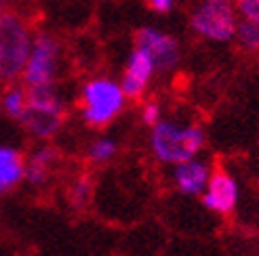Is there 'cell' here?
Returning a JSON list of instances; mask_svg holds the SVG:
<instances>
[{"label": "cell", "mask_w": 259, "mask_h": 256, "mask_svg": "<svg viewBox=\"0 0 259 256\" xmlns=\"http://www.w3.org/2000/svg\"><path fill=\"white\" fill-rule=\"evenodd\" d=\"M25 95H28V103L19 118L23 128L38 141L55 139L66 122V107L55 91V84L28 86Z\"/></svg>", "instance_id": "6da1fadb"}, {"label": "cell", "mask_w": 259, "mask_h": 256, "mask_svg": "<svg viewBox=\"0 0 259 256\" xmlns=\"http://www.w3.org/2000/svg\"><path fill=\"white\" fill-rule=\"evenodd\" d=\"M204 147V131L200 126H177L158 120L150 133V149L162 164H179L196 158Z\"/></svg>", "instance_id": "7a4b0ae2"}, {"label": "cell", "mask_w": 259, "mask_h": 256, "mask_svg": "<svg viewBox=\"0 0 259 256\" xmlns=\"http://www.w3.org/2000/svg\"><path fill=\"white\" fill-rule=\"evenodd\" d=\"M32 30L23 15L5 11L0 15V80L13 82L23 74L32 48Z\"/></svg>", "instance_id": "3957f363"}, {"label": "cell", "mask_w": 259, "mask_h": 256, "mask_svg": "<svg viewBox=\"0 0 259 256\" xmlns=\"http://www.w3.org/2000/svg\"><path fill=\"white\" fill-rule=\"evenodd\" d=\"M124 93L120 84L110 78H93L82 86L80 93V113L87 126L106 128L120 116L124 109Z\"/></svg>", "instance_id": "277c9868"}, {"label": "cell", "mask_w": 259, "mask_h": 256, "mask_svg": "<svg viewBox=\"0 0 259 256\" xmlns=\"http://www.w3.org/2000/svg\"><path fill=\"white\" fill-rule=\"evenodd\" d=\"M61 61V42L53 34H38L32 40V48L21 78L25 86H49L55 84Z\"/></svg>", "instance_id": "5b68a950"}, {"label": "cell", "mask_w": 259, "mask_h": 256, "mask_svg": "<svg viewBox=\"0 0 259 256\" xmlns=\"http://www.w3.org/2000/svg\"><path fill=\"white\" fill-rule=\"evenodd\" d=\"M236 11L230 0H204L192 15L194 32L213 42L232 40L236 34Z\"/></svg>", "instance_id": "8992f818"}, {"label": "cell", "mask_w": 259, "mask_h": 256, "mask_svg": "<svg viewBox=\"0 0 259 256\" xmlns=\"http://www.w3.org/2000/svg\"><path fill=\"white\" fill-rule=\"evenodd\" d=\"M135 48H141L154 63L156 72H171L179 63V42L171 34L156 28H141L135 32Z\"/></svg>", "instance_id": "52a82bcc"}, {"label": "cell", "mask_w": 259, "mask_h": 256, "mask_svg": "<svg viewBox=\"0 0 259 256\" xmlns=\"http://www.w3.org/2000/svg\"><path fill=\"white\" fill-rule=\"evenodd\" d=\"M200 196L204 208L224 216L234 212V208L238 206V183L226 168L217 166L215 170H211V176Z\"/></svg>", "instance_id": "ba28073f"}, {"label": "cell", "mask_w": 259, "mask_h": 256, "mask_svg": "<svg viewBox=\"0 0 259 256\" xmlns=\"http://www.w3.org/2000/svg\"><path fill=\"white\" fill-rule=\"evenodd\" d=\"M154 72L156 70H154V63L148 57V53H144L141 48H135L126 61V70H124L122 84H120L124 97L131 101H137L144 97Z\"/></svg>", "instance_id": "9c48e42d"}, {"label": "cell", "mask_w": 259, "mask_h": 256, "mask_svg": "<svg viewBox=\"0 0 259 256\" xmlns=\"http://www.w3.org/2000/svg\"><path fill=\"white\" fill-rule=\"evenodd\" d=\"M173 174H175V185L184 196H200L211 176V168L204 162L192 158L175 164Z\"/></svg>", "instance_id": "30bf717a"}, {"label": "cell", "mask_w": 259, "mask_h": 256, "mask_svg": "<svg viewBox=\"0 0 259 256\" xmlns=\"http://www.w3.org/2000/svg\"><path fill=\"white\" fill-rule=\"evenodd\" d=\"M57 162H59V149L51 147V145H45L40 149H36L32 156L25 160L23 181H28L32 187L45 185L51 178V174H53Z\"/></svg>", "instance_id": "8fae6325"}, {"label": "cell", "mask_w": 259, "mask_h": 256, "mask_svg": "<svg viewBox=\"0 0 259 256\" xmlns=\"http://www.w3.org/2000/svg\"><path fill=\"white\" fill-rule=\"evenodd\" d=\"M25 174V158L9 145H0V196L15 189Z\"/></svg>", "instance_id": "7c38bea8"}, {"label": "cell", "mask_w": 259, "mask_h": 256, "mask_svg": "<svg viewBox=\"0 0 259 256\" xmlns=\"http://www.w3.org/2000/svg\"><path fill=\"white\" fill-rule=\"evenodd\" d=\"M91 196H93V183L87 172H80L68 187V200L76 210H84L91 204Z\"/></svg>", "instance_id": "4fadbf2b"}, {"label": "cell", "mask_w": 259, "mask_h": 256, "mask_svg": "<svg viewBox=\"0 0 259 256\" xmlns=\"http://www.w3.org/2000/svg\"><path fill=\"white\" fill-rule=\"evenodd\" d=\"M25 103H28V95H25V88L21 86H11L5 91L3 99H0V105H3V111L9 118L19 120L21 113L25 109Z\"/></svg>", "instance_id": "5bb4252c"}, {"label": "cell", "mask_w": 259, "mask_h": 256, "mask_svg": "<svg viewBox=\"0 0 259 256\" xmlns=\"http://www.w3.org/2000/svg\"><path fill=\"white\" fill-rule=\"evenodd\" d=\"M234 38L238 40V44L247 50V53H259V23L242 19L236 25Z\"/></svg>", "instance_id": "9a60e30c"}, {"label": "cell", "mask_w": 259, "mask_h": 256, "mask_svg": "<svg viewBox=\"0 0 259 256\" xmlns=\"http://www.w3.org/2000/svg\"><path fill=\"white\" fill-rule=\"evenodd\" d=\"M116 151H118L116 141L110 139V137H101V139L91 143V147L87 151V160L91 164H106L116 156Z\"/></svg>", "instance_id": "2e32d148"}, {"label": "cell", "mask_w": 259, "mask_h": 256, "mask_svg": "<svg viewBox=\"0 0 259 256\" xmlns=\"http://www.w3.org/2000/svg\"><path fill=\"white\" fill-rule=\"evenodd\" d=\"M236 9L240 11L242 19L259 23V0H236Z\"/></svg>", "instance_id": "e0dca14e"}, {"label": "cell", "mask_w": 259, "mask_h": 256, "mask_svg": "<svg viewBox=\"0 0 259 256\" xmlns=\"http://www.w3.org/2000/svg\"><path fill=\"white\" fill-rule=\"evenodd\" d=\"M160 120V105L156 103V101H148V103H144V107H141V122L148 124V126H154Z\"/></svg>", "instance_id": "ac0fdd59"}, {"label": "cell", "mask_w": 259, "mask_h": 256, "mask_svg": "<svg viewBox=\"0 0 259 256\" xmlns=\"http://www.w3.org/2000/svg\"><path fill=\"white\" fill-rule=\"evenodd\" d=\"M146 5L156 13H169L175 5V0H146Z\"/></svg>", "instance_id": "d6986e66"}, {"label": "cell", "mask_w": 259, "mask_h": 256, "mask_svg": "<svg viewBox=\"0 0 259 256\" xmlns=\"http://www.w3.org/2000/svg\"><path fill=\"white\" fill-rule=\"evenodd\" d=\"M5 5H7V0H0V15L5 13Z\"/></svg>", "instance_id": "ffe728a7"}]
</instances>
